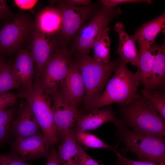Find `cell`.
<instances>
[{
	"label": "cell",
	"mask_w": 165,
	"mask_h": 165,
	"mask_svg": "<svg viewBox=\"0 0 165 165\" xmlns=\"http://www.w3.org/2000/svg\"><path fill=\"white\" fill-rule=\"evenodd\" d=\"M127 64L121 60L112 78L108 82L101 94L83 107L82 110L89 112L114 103L119 105L131 100L137 94L140 84L139 71L132 72Z\"/></svg>",
	"instance_id": "1"
},
{
	"label": "cell",
	"mask_w": 165,
	"mask_h": 165,
	"mask_svg": "<svg viewBox=\"0 0 165 165\" xmlns=\"http://www.w3.org/2000/svg\"><path fill=\"white\" fill-rule=\"evenodd\" d=\"M119 105L124 126L137 132L165 137V120L142 96L137 93L129 101Z\"/></svg>",
	"instance_id": "2"
},
{
	"label": "cell",
	"mask_w": 165,
	"mask_h": 165,
	"mask_svg": "<svg viewBox=\"0 0 165 165\" xmlns=\"http://www.w3.org/2000/svg\"><path fill=\"white\" fill-rule=\"evenodd\" d=\"M17 96L25 101L31 107L41 128L46 147L49 149L58 141L50 96L43 90L39 78H35L32 88L21 87Z\"/></svg>",
	"instance_id": "3"
},
{
	"label": "cell",
	"mask_w": 165,
	"mask_h": 165,
	"mask_svg": "<svg viewBox=\"0 0 165 165\" xmlns=\"http://www.w3.org/2000/svg\"><path fill=\"white\" fill-rule=\"evenodd\" d=\"M121 61L119 57L107 63H101L88 54L77 55L76 64L85 88L84 107L100 96Z\"/></svg>",
	"instance_id": "4"
},
{
	"label": "cell",
	"mask_w": 165,
	"mask_h": 165,
	"mask_svg": "<svg viewBox=\"0 0 165 165\" xmlns=\"http://www.w3.org/2000/svg\"><path fill=\"white\" fill-rule=\"evenodd\" d=\"M116 134L125 147L120 150L135 154L138 160L165 165V140L164 137L143 134L124 127L118 129Z\"/></svg>",
	"instance_id": "5"
},
{
	"label": "cell",
	"mask_w": 165,
	"mask_h": 165,
	"mask_svg": "<svg viewBox=\"0 0 165 165\" xmlns=\"http://www.w3.org/2000/svg\"><path fill=\"white\" fill-rule=\"evenodd\" d=\"M35 30L34 19L30 14L18 13L0 30V55H16L29 44Z\"/></svg>",
	"instance_id": "6"
},
{
	"label": "cell",
	"mask_w": 165,
	"mask_h": 165,
	"mask_svg": "<svg viewBox=\"0 0 165 165\" xmlns=\"http://www.w3.org/2000/svg\"><path fill=\"white\" fill-rule=\"evenodd\" d=\"M121 13V10L117 6L111 8L104 6L83 26L79 30L75 39V46L78 54H88L101 32L108 26L112 18L118 16Z\"/></svg>",
	"instance_id": "7"
},
{
	"label": "cell",
	"mask_w": 165,
	"mask_h": 165,
	"mask_svg": "<svg viewBox=\"0 0 165 165\" xmlns=\"http://www.w3.org/2000/svg\"><path fill=\"white\" fill-rule=\"evenodd\" d=\"M53 120L58 139L62 140L65 134L75 127L83 115L77 104L57 90L51 95Z\"/></svg>",
	"instance_id": "8"
},
{
	"label": "cell",
	"mask_w": 165,
	"mask_h": 165,
	"mask_svg": "<svg viewBox=\"0 0 165 165\" xmlns=\"http://www.w3.org/2000/svg\"><path fill=\"white\" fill-rule=\"evenodd\" d=\"M72 62L70 52L65 48L57 50L52 55L39 78L45 93L50 96L57 90Z\"/></svg>",
	"instance_id": "9"
},
{
	"label": "cell",
	"mask_w": 165,
	"mask_h": 165,
	"mask_svg": "<svg viewBox=\"0 0 165 165\" xmlns=\"http://www.w3.org/2000/svg\"><path fill=\"white\" fill-rule=\"evenodd\" d=\"M56 41L53 36L36 28L29 46L35 62V75L39 78L44 69L55 50Z\"/></svg>",
	"instance_id": "10"
},
{
	"label": "cell",
	"mask_w": 165,
	"mask_h": 165,
	"mask_svg": "<svg viewBox=\"0 0 165 165\" xmlns=\"http://www.w3.org/2000/svg\"><path fill=\"white\" fill-rule=\"evenodd\" d=\"M11 153L25 160L47 158L50 150L45 143L40 133L24 138L15 139L11 147Z\"/></svg>",
	"instance_id": "11"
},
{
	"label": "cell",
	"mask_w": 165,
	"mask_h": 165,
	"mask_svg": "<svg viewBox=\"0 0 165 165\" xmlns=\"http://www.w3.org/2000/svg\"><path fill=\"white\" fill-rule=\"evenodd\" d=\"M12 64L13 75L21 87L29 90L32 88L35 75V62L29 46L21 50L16 55Z\"/></svg>",
	"instance_id": "12"
},
{
	"label": "cell",
	"mask_w": 165,
	"mask_h": 165,
	"mask_svg": "<svg viewBox=\"0 0 165 165\" xmlns=\"http://www.w3.org/2000/svg\"><path fill=\"white\" fill-rule=\"evenodd\" d=\"M24 102L20 105L16 117L13 122L11 131L15 139L40 133V127L31 107Z\"/></svg>",
	"instance_id": "13"
},
{
	"label": "cell",
	"mask_w": 165,
	"mask_h": 165,
	"mask_svg": "<svg viewBox=\"0 0 165 165\" xmlns=\"http://www.w3.org/2000/svg\"><path fill=\"white\" fill-rule=\"evenodd\" d=\"M113 123L118 129L124 127L123 121L117 118L111 106L100 109H94L86 115H83L76 123L75 128L81 131L95 130L103 124Z\"/></svg>",
	"instance_id": "14"
},
{
	"label": "cell",
	"mask_w": 165,
	"mask_h": 165,
	"mask_svg": "<svg viewBox=\"0 0 165 165\" xmlns=\"http://www.w3.org/2000/svg\"><path fill=\"white\" fill-rule=\"evenodd\" d=\"M59 86V90L65 97L77 104L84 100L85 88L79 69L75 62H72L69 70Z\"/></svg>",
	"instance_id": "15"
},
{
	"label": "cell",
	"mask_w": 165,
	"mask_h": 165,
	"mask_svg": "<svg viewBox=\"0 0 165 165\" xmlns=\"http://www.w3.org/2000/svg\"><path fill=\"white\" fill-rule=\"evenodd\" d=\"M62 16L61 31L68 37L74 34L79 30L91 10L88 7H81L65 4L58 7Z\"/></svg>",
	"instance_id": "16"
},
{
	"label": "cell",
	"mask_w": 165,
	"mask_h": 165,
	"mask_svg": "<svg viewBox=\"0 0 165 165\" xmlns=\"http://www.w3.org/2000/svg\"><path fill=\"white\" fill-rule=\"evenodd\" d=\"M124 27L123 23L119 22H117L114 27L119 37V45L116 52L121 61L126 64L130 63L138 68L139 55L136 42L126 32Z\"/></svg>",
	"instance_id": "17"
},
{
	"label": "cell",
	"mask_w": 165,
	"mask_h": 165,
	"mask_svg": "<svg viewBox=\"0 0 165 165\" xmlns=\"http://www.w3.org/2000/svg\"><path fill=\"white\" fill-rule=\"evenodd\" d=\"M34 21L36 28L47 35L53 36L61 31L62 16L58 8H43L38 12Z\"/></svg>",
	"instance_id": "18"
},
{
	"label": "cell",
	"mask_w": 165,
	"mask_h": 165,
	"mask_svg": "<svg viewBox=\"0 0 165 165\" xmlns=\"http://www.w3.org/2000/svg\"><path fill=\"white\" fill-rule=\"evenodd\" d=\"M155 57L152 70L148 90L152 91L163 88L165 81V45L155 42L151 45Z\"/></svg>",
	"instance_id": "19"
},
{
	"label": "cell",
	"mask_w": 165,
	"mask_h": 165,
	"mask_svg": "<svg viewBox=\"0 0 165 165\" xmlns=\"http://www.w3.org/2000/svg\"><path fill=\"white\" fill-rule=\"evenodd\" d=\"M165 13L157 18L144 24L135 31L132 36L136 42L151 45L154 43L157 35L160 32L165 34Z\"/></svg>",
	"instance_id": "20"
},
{
	"label": "cell",
	"mask_w": 165,
	"mask_h": 165,
	"mask_svg": "<svg viewBox=\"0 0 165 165\" xmlns=\"http://www.w3.org/2000/svg\"><path fill=\"white\" fill-rule=\"evenodd\" d=\"M140 82L144 89L148 90L155 55L151 45L138 43Z\"/></svg>",
	"instance_id": "21"
},
{
	"label": "cell",
	"mask_w": 165,
	"mask_h": 165,
	"mask_svg": "<svg viewBox=\"0 0 165 165\" xmlns=\"http://www.w3.org/2000/svg\"><path fill=\"white\" fill-rule=\"evenodd\" d=\"M80 146L70 130L67 133L58 147L57 154L61 165H77Z\"/></svg>",
	"instance_id": "22"
},
{
	"label": "cell",
	"mask_w": 165,
	"mask_h": 165,
	"mask_svg": "<svg viewBox=\"0 0 165 165\" xmlns=\"http://www.w3.org/2000/svg\"><path fill=\"white\" fill-rule=\"evenodd\" d=\"M108 26L105 28L94 41L92 46L94 50L93 58L101 63L110 62V41Z\"/></svg>",
	"instance_id": "23"
},
{
	"label": "cell",
	"mask_w": 165,
	"mask_h": 165,
	"mask_svg": "<svg viewBox=\"0 0 165 165\" xmlns=\"http://www.w3.org/2000/svg\"><path fill=\"white\" fill-rule=\"evenodd\" d=\"M73 138L82 146L89 148H105L110 149L115 153L116 149L111 146L106 144L94 134L76 130L75 127L70 130Z\"/></svg>",
	"instance_id": "24"
},
{
	"label": "cell",
	"mask_w": 165,
	"mask_h": 165,
	"mask_svg": "<svg viewBox=\"0 0 165 165\" xmlns=\"http://www.w3.org/2000/svg\"><path fill=\"white\" fill-rule=\"evenodd\" d=\"M12 67V64L6 59L0 64V95L21 87L13 75Z\"/></svg>",
	"instance_id": "25"
},
{
	"label": "cell",
	"mask_w": 165,
	"mask_h": 165,
	"mask_svg": "<svg viewBox=\"0 0 165 165\" xmlns=\"http://www.w3.org/2000/svg\"><path fill=\"white\" fill-rule=\"evenodd\" d=\"M142 96L165 120V94L158 91H151L144 89L141 90Z\"/></svg>",
	"instance_id": "26"
},
{
	"label": "cell",
	"mask_w": 165,
	"mask_h": 165,
	"mask_svg": "<svg viewBox=\"0 0 165 165\" xmlns=\"http://www.w3.org/2000/svg\"><path fill=\"white\" fill-rule=\"evenodd\" d=\"M14 115L13 107L0 111V145L6 141L11 131Z\"/></svg>",
	"instance_id": "27"
},
{
	"label": "cell",
	"mask_w": 165,
	"mask_h": 165,
	"mask_svg": "<svg viewBox=\"0 0 165 165\" xmlns=\"http://www.w3.org/2000/svg\"><path fill=\"white\" fill-rule=\"evenodd\" d=\"M0 162L5 165H31L20 156L11 153L7 155L0 154Z\"/></svg>",
	"instance_id": "28"
},
{
	"label": "cell",
	"mask_w": 165,
	"mask_h": 165,
	"mask_svg": "<svg viewBox=\"0 0 165 165\" xmlns=\"http://www.w3.org/2000/svg\"><path fill=\"white\" fill-rule=\"evenodd\" d=\"M115 153L118 158V160L116 163L117 165H161L151 162L132 160L126 158L118 151Z\"/></svg>",
	"instance_id": "29"
},
{
	"label": "cell",
	"mask_w": 165,
	"mask_h": 165,
	"mask_svg": "<svg viewBox=\"0 0 165 165\" xmlns=\"http://www.w3.org/2000/svg\"><path fill=\"white\" fill-rule=\"evenodd\" d=\"M17 97L14 93L8 92L0 95V111L13 106L16 101Z\"/></svg>",
	"instance_id": "30"
},
{
	"label": "cell",
	"mask_w": 165,
	"mask_h": 165,
	"mask_svg": "<svg viewBox=\"0 0 165 165\" xmlns=\"http://www.w3.org/2000/svg\"><path fill=\"white\" fill-rule=\"evenodd\" d=\"M15 16L8 6L6 1L0 0V20L7 23L12 21Z\"/></svg>",
	"instance_id": "31"
},
{
	"label": "cell",
	"mask_w": 165,
	"mask_h": 165,
	"mask_svg": "<svg viewBox=\"0 0 165 165\" xmlns=\"http://www.w3.org/2000/svg\"><path fill=\"white\" fill-rule=\"evenodd\" d=\"M77 165H101L90 156L80 146Z\"/></svg>",
	"instance_id": "32"
},
{
	"label": "cell",
	"mask_w": 165,
	"mask_h": 165,
	"mask_svg": "<svg viewBox=\"0 0 165 165\" xmlns=\"http://www.w3.org/2000/svg\"><path fill=\"white\" fill-rule=\"evenodd\" d=\"M104 6L108 8H113L119 4L126 3L146 2L151 4L152 1L150 0H102L100 1Z\"/></svg>",
	"instance_id": "33"
},
{
	"label": "cell",
	"mask_w": 165,
	"mask_h": 165,
	"mask_svg": "<svg viewBox=\"0 0 165 165\" xmlns=\"http://www.w3.org/2000/svg\"><path fill=\"white\" fill-rule=\"evenodd\" d=\"M47 162L45 165H61L57 154V151L53 146L50 147Z\"/></svg>",
	"instance_id": "34"
},
{
	"label": "cell",
	"mask_w": 165,
	"mask_h": 165,
	"mask_svg": "<svg viewBox=\"0 0 165 165\" xmlns=\"http://www.w3.org/2000/svg\"><path fill=\"white\" fill-rule=\"evenodd\" d=\"M37 0H14L16 5L23 9H29L33 8L37 3Z\"/></svg>",
	"instance_id": "35"
},
{
	"label": "cell",
	"mask_w": 165,
	"mask_h": 165,
	"mask_svg": "<svg viewBox=\"0 0 165 165\" xmlns=\"http://www.w3.org/2000/svg\"><path fill=\"white\" fill-rule=\"evenodd\" d=\"M66 4L74 5L87 6L90 4L91 1L89 0H67L65 1Z\"/></svg>",
	"instance_id": "36"
},
{
	"label": "cell",
	"mask_w": 165,
	"mask_h": 165,
	"mask_svg": "<svg viewBox=\"0 0 165 165\" xmlns=\"http://www.w3.org/2000/svg\"><path fill=\"white\" fill-rule=\"evenodd\" d=\"M5 59V56L0 55V64Z\"/></svg>",
	"instance_id": "37"
},
{
	"label": "cell",
	"mask_w": 165,
	"mask_h": 165,
	"mask_svg": "<svg viewBox=\"0 0 165 165\" xmlns=\"http://www.w3.org/2000/svg\"><path fill=\"white\" fill-rule=\"evenodd\" d=\"M0 165H5L0 162Z\"/></svg>",
	"instance_id": "38"
}]
</instances>
